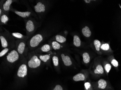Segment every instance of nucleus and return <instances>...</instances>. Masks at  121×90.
Listing matches in <instances>:
<instances>
[{
  "label": "nucleus",
  "instance_id": "obj_1",
  "mask_svg": "<svg viewBox=\"0 0 121 90\" xmlns=\"http://www.w3.org/2000/svg\"><path fill=\"white\" fill-rule=\"evenodd\" d=\"M43 38L40 34H37L33 36L29 42L30 46L32 48L37 47L43 40Z\"/></svg>",
  "mask_w": 121,
  "mask_h": 90
},
{
  "label": "nucleus",
  "instance_id": "obj_2",
  "mask_svg": "<svg viewBox=\"0 0 121 90\" xmlns=\"http://www.w3.org/2000/svg\"><path fill=\"white\" fill-rule=\"evenodd\" d=\"M41 61L39 59L37 56L34 55L31 57L30 59L28 61V65L30 68L35 69L40 66Z\"/></svg>",
  "mask_w": 121,
  "mask_h": 90
},
{
  "label": "nucleus",
  "instance_id": "obj_3",
  "mask_svg": "<svg viewBox=\"0 0 121 90\" xmlns=\"http://www.w3.org/2000/svg\"><path fill=\"white\" fill-rule=\"evenodd\" d=\"M6 57L7 60L9 62L13 63L19 59V53L16 50H13L9 53Z\"/></svg>",
  "mask_w": 121,
  "mask_h": 90
},
{
  "label": "nucleus",
  "instance_id": "obj_4",
  "mask_svg": "<svg viewBox=\"0 0 121 90\" xmlns=\"http://www.w3.org/2000/svg\"><path fill=\"white\" fill-rule=\"evenodd\" d=\"M27 74V67L26 64L21 65L18 69L17 75L19 78H24Z\"/></svg>",
  "mask_w": 121,
  "mask_h": 90
},
{
  "label": "nucleus",
  "instance_id": "obj_5",
  "mask_svg": "<svg viewBox=\"0 0 121 90\" xmlns=\"http://www.w3.org/2000/svg\"><path fill=\"white\" fill-rule=\"evenodd\" d=\"M35 12L37 13L43 12L45 11V6L44 4L41 2H39L34 7Z\"/></svg>",
  "mask_w": 121,
  "mask_h": 90
},
{
  "label": "nucleus",
  "instance_id": "obj_6",
  "mask_svg": "<svg viewBox=\"0 0 121 90\" xmlns=\"http://www.w3.org/2000/svg\"><path fill=\"white\" fill-rule=\"evenodd\" d=\"M26 27L28 32L30 33L34 31L35 29L34 22L32 20H28L26 23Z\"/></svg>",
  "mask_w": 121,
  "mask_h": 90
},
{
  "label": "nucleus",
  "instance_id": "obj_7",
  "mask_svg": "<svg viewBox=\"0 0 121 90\" xmlns=\"http://www.w3.org/2000/svg\"><path fill=\"white\" fill-rule=\"evenodd\" d=\"M61 57L64 64L66 66H70L72 64V62L71 61L70 58L69 56L68 55H65L64 54H62L61 55Z\"/></svg>",
  "mask_w": 121,
  "mask_h": 90
},
{
  "label": "nucleus",
  "instance_id": "obj_8",
  "mask_svg": "<svg viewBox=\"0 0 121 90\" xmlns=\"http://www.w3.org/2000/svg\"><path fill=\"white\" fill-rule=\"evenodd\" d=\"M12 0H7L3 5V9L4 11L8 12L10 8V6L13 3Z\"/></svg>",
  "mask_w": 121,
  "mask_h": 90
},
{
  "label": "nucleus",
  "instance_id": "obj_9",
  "mask_svg": "<svg viewBox=\"0 0 121 90\" xmlns=\"http://www.w3.org/2000/svg\"><path fill=\"white\" fill-rule=\"evenodd\" d=\"M26 46V43L24 42H20L19 43L17 47V52L19 54H22L25 51Z\"/></svg>",
  "mask_w": 121,
  "mask_h": 90
},
{
  "label": "nucleus",
  "instance_id": "obj_10",
  "mask_svg": "<svg viewBox=\"0 0 121 90\" xmlns=\"http://www.w3.org/2000/svg\"><path fill=\"white\" fill-rule=\"evenodd\" d=\"M94 74L96 75H101L104 72V69L102 65L99 64L96 66L94 71Z\"/></svg>",
  "mask_w": 121,
  "mask_h": 90
},
{
  "label": "nucleus",
  "instance_id": "obj_11",
  "mask_svg": "<svg viewBox=\"0 0 121 90\" xmlns=\"http://www.w3.org/2000/svg\"><path fill=\"white\" fill-rule=\"evenodd\" d=\"M85 78V75L82 73H79L74 76L73 77V80L75 82L84 81Z\"/></svg>",
  "mask_w": 121,
  "mask_h": 90
},
{
  "label": "nucleus",
  "instance_id": "obj_12",
  "mask_svg": "<svg viewBox=\"0 0 121 90\" xmlns=\"http://www.w3.org/2000/svg\"><path fill=\"white\" fill-rule=\"evenodd\" d=\"M82 32L83 35L87 38L90 37L91 34V32L90 31L89 28L87 26H85L82 29Z\"/></svg>",
  "mask_w": 121,
  "mask_h": 90
},
{
  "label": "nucleus",
  "instance_id": "obj_13",
  "mask_svg": "<svg viewBox=\"0 0 121 90\" xmlns=\"http://www.w3.org/2000/svg\"><path fill=\"white\" fill-rule=\"evenodd\" d=\"M15 13L16 15L22 18H26V17H28L31 14V12H28V11L20 12V11H15Z\"/></svg>",
  "mask_w": 121,
  "mask_h": 90
},
{
  "label": "nucleus",
  "instance_id": "obj_14",
  "mask_svg": "<svg viewBox=\"0 0 121 90\" xmlns=\"http://www.w3.org/2000/svg\"><path fill=\"white\" fill-rule=\"evenodd\" d=\"M98 88L100 89H104L106 88L107 82L104 80L101 79L98 81Z\"/></svg>",
  "mask_w": 121,
  "mask_h": 90
},
{
  "label": "nucleus",
  "instance_id": "obj_15",
  "mask_svg": "<svg viewBox=\"0 0 121 90\" xmlns=\"http://www.w3.org/2000/svg\"><path fill=\"white\" fill-rule=\"evenodd\" d=\"M73 44L76 47H79L81 45V41L78 36H74L73 37Z\"/></svg>",
  "mask_w": 121,
  "mask_h": 90
},
{
  "label": "nucleus",
  "instance_id": "obj_16",
  "mask_svg": "<svg viewBox=\"0 0 121 90\" xmlns=\"http://www.w3.org/2000/svg\"><path fill=\"white\" fill-rule=\"evenodd\" d=\"M83 60L85 63L87 64L89 63L90 61V57L89 55L87 52H85L82 55Z\"/></svg>",
  "mask_w": 121,
  "mask_h": 90
},
{
  "label": "nucleus",
  "instance_id": "obj_17",
  "mask_svg": "<svg viewBox=\"0 0 121 90\" xmlns=\"http://www.w3.org/2000/svg\"><path fill=\"white\" fill-rule=\"evenodd\" d=\"M0 39L1 40V44L3 48H6L8 47V44L6 39L3 36L1 35L0 36Z\"/></svg>",
  "mask_w": 121,
  "mask_h": 90
},
{
  "label": "nucleus",
  "instance_id": "obj_18",
  "mask_svg": "<svg viewBox=\"0 0 121 90\" xmlns=\"http://www.w3.org/2000/svg\"><path fill=\"white\" fill-rule=\"evenodd\" d=\"M56 42L60 43H62L66 41V39L65 37L60 35H57L56 36Z\"/></svg>",
  "mask_w": 121,
  "mask_h": 90
},
{
  "label": "nucleus",
  "instance_id": "obj_19",
  "mask_svg": "<svg viewBox=\"0 0 121 90\" xmlns=\"http://www.w3.org/2000/svg\"><path fill=\"white\" fill-rule=\"evenodd\" d=\"M94 45L97 51H99L100 49L101 43L100 41L98 40H95L94 42Z\"/></svg>",
  "mask_w": 121,
  "mask_h": 90
},
{
  "label": "nucleus",
  "instance_id": "obj_20",
  "mask_svg": "<svg viewBox=\"0 0 121 90\" xmlns=\"http://www.w3.org/2000/svg\"><path fill=\"white\" fill-rule=\"evenodd\" d=\"M100 49L104 51H108L109 50L110 48L108 44L103 43L101 44Z\"/></svg>",
  "mask_w": 121,
  "mask_h": 90
},
{
  "label": "nucleus",
  "instance_id": "obj_21",
  "mask_svg": "<svg viewBox=\"0 0 121 90\" xmlns=\"http://www.w3.org/2000/svg\"><path fill=\"white\" fill-rule=\"evenodd\" d=\"M51 50V47L50 45L48 44L44 45L41 47V50L43 52H49Z\"/></svg>",
  "mask_w": 121,
  "mask_h": 90
},
{
  "label": "nucleus",
  "instance_id": "obj_22",
  "mask_svg": "<svg viewBox=\"0 0 121 90\" xmlns=\"http://www.w3.org/2000/svg\"><path fill=\"white\" fill-rule=\"evenodd\" d=\"M52 47L54 50H58L61 47L60 45L56 41H53L52 43Z\"/></svg>",
  "mask_w": 121,
  "mask_h": 90
},
{
  "label": "nucleus",
  "instance_id": "obj_23",
  "mask_svg": "<svg viewBox=\"0 0 121 90\" xmlns=\"http://www.w3.org/2000/svg\"><path fill=\"white\" fill-rule=\"evenodd\" d=\"M9 20L8 16L5 15H3L0 16V21L3 24H6Z\"/></svg>",
  "mask_w": 121,
  "mask_h": 90
},
{
  "label": "nucleus",
  "instance_id": "obj_24",
  "mask_svg": "<svg viewBox=\"0 0 121 90\" xmlns=\"http://www.w3.org/2000/svg\"><path fill=\"white\" fill-rule=\"evenodd\" d=\"M50 58L49 55H40V59L41 60L45 63Z\"/></svg>",
  "mask_w": 121,
  "mask_h": 90
},
{
  "label": "nucleus",
  "instance_id": "obj_25",
  "mask_svg": "<svg viewBox=\"0 0 121 90\" xmlns=\"http://www.w3.org/2000/svg\"><path fill=\"white\" fill-rule=\"evenodd\" d=\"M53 63L55 66H57L59 63L58 58L56 56H54L52 58Z\"/></svg>",
  "mask_w": 121,
  "mask_h": 90
},
{
  "label": "nucleus",
  "instance_id": "obj_26",
  "mask_svg": "<svg viewBox=\"0 0 121 90\" xmlns=\"http://www.w3.org/2000/svg\"><path fill=\"white\" fill-rule=\"evenodd\" d=\"M12 35L17 38L22 39L24 38V35L19 32H13L12 33Z\"/></svg>",
  "mask_w": 121,
  "mask_h": 90
},
{
  "label": "nucleus",
  "instance_id": "obj_27",
  "mask_svg": "<svg viewBox=\"0 0 121 90\" xmlns=\"http://www.w3.org/2000/svg\"><path fill=\"white\" fill-rule=\"evenodd\" d=\"M111 69V66L109 63H107L104 66V69L107 74L109 73Z\"/></svg>",
  "mask_w": 121,
  "mask_h": 90
},
{
  "label": "nucleus",
  "instance_id": "obj_28",
  "mask_svg": "<svg viewBox=\"0 0 121 90\" xmlns=\"http://www.w3.org/2000/svg\"><path fill=\"white\" fill-rule=\"evenodd\" d=\"M111 63L114 67H117L119 66V63L118 61L115 59H113L111 60Z\"/></svg>",
  "mask_w": 121,
  "mask_h": 90
},
{
  "label": "nucleus",
  "instance_id": "obj_29",
  "mask_svg": "<svg viewBox=\"0 0 121 90\" xmlns=\"http://www.w3.org/2000/svg\"><path fill=\"white\" fill-rule=\"evenodd\" d=\"M9 51V49L8 48H5L0 53V57H2L3 56H4V55H5V54H6Z\"/></svg>",
  "mask_w": 121,
  "mask_h": 90
},
{
  "label": "nucleus",
  "instance_id": "obj_30",
  "mask_svg": "<svg viewBox=\"0 0 121 90\" xmlns=\"http://www.w3.org/2000/svg\"><path fill=\"white\" fill-rule=\"evenodd\" d=\"M53 90H63V88L60 85H57L56 86L55 88L53 89Z\"/></svg>",
  "mask_w": 121,
  "mask_h": 90
},
{
  "label": "nucleus",
  "instance_id": "obj_31",
  "mask_svg": "<svg viewBox=\"0 0 121 90\" xmlns=\"http://www.w3.org/2000/svg\"><path fill=\"white\" fill-rule=\"evenodd\" d=\"M85 86L86 89H87L88 88H90V84L89 82H86V83H85Z\"/></svg>",
  "mask_w": 121,
  "mask_h": 90
},
{
  "label": "nucleus",
  "instance_id": "obj_32",
  "mask_svg": "<svg viewBox=\"0 0 121 90\" xmlns=\"http://www.w3.org/2000/svg\"><path fill=\"white\" fill-rule=\"evenodd\" d=\"M1 14H2V9H0V16H1Z\"/></svg>",
  "mask_w": 121,
  "mask_h": 90
}]
</instances>
